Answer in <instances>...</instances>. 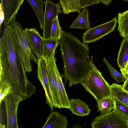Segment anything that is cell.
Instances as JSON below:
<instances>
[{"instance_id":"23","label":"cell","mask_w":128,"mask_h":128,"mask_svg":"<svg viewBox=\"0 0 128 128\" xmlns=\"http://www.w3.org/2000/svg\"><path fill=\"white\" fill-rule=\"evenodd\" d=\"M115 106L114 98L112 96L106 97L97 102L98 110L101 114H104L110 112Z\"/></svg>"},{"instance_id":"17","label":"cell","mask_w":128,"mask_h":128,"mask_svg":"<svg viewBox=\"0 0 128 128\" xmlns=\"http://www.w3.org/2000/svg\"><path fill=\"white\" fill-rule=\"evenodd\" d=\"M59 44V41L44 38L42 56L46 60L55 56L56 49Z\"/></svg>"},{"instance_id":"22","label":"cell","mask_w":128,"mask_h":128,"mask_svg":"<svg viewBox=\"0 0 128 128\" xmlns=\"http://www.w3.org/2000/svg\"><path fill=\"white\" fill-rule=\"evenodd\" d=\"M118 30L123 38L128 37V10L118 14Z\"/></svg>"},{"instance_id":"18","label":"cell","mask_w":128,"mask_h":128,"mask_svg":"<svg viewBox=\"0 0 128 128\" xmlns=\"http://www.w3.org/2000/svg\"><path fill=\"white\" fill-rule=\"evenodd\" d=\"M89 11L84 8L79 14L78 17L73 20L70 26V28L84 30L90 28Z\"/></svg>"},{"instance_id":"28","label":"cell","mask_w":128,"mask_h":128,"mask_svg":"<svg viewBox=\"0 0 128 128\" xmlns=\"http://www.w3.org/2000/svg\"><path fill=\"white\" fill-rule=\"evenodd\" d=\"M0 28H1L2 24L4 22V15L3 9L0 4Z\"/></svg>"},{"instance_id":"19","label":"cell","mask_w":128,"mask_h":128,"mask_svg":"<svg viewBox=\"0 0 128 128\" xmlns=\"http://www.w3.org/2000/svg\"><path fill=\"white\" fill-rule=\"evenodd\" d=\"M32 8L40 23L41 29H43L44 12L45 1L43 0H26Z\"/></svg>"},{"instance_id":"10","label":"cell","mask_w":128,"mask_h":128,"mask_svg":"<svg viewBox=\"0 0 128 128\" xmlns=\"http://www.w3.org/2000/svg\"><path fill=\"white\" fill-rule=\"evenodd\" d=\"M24 33L31 52L38 61L39 58L42 56L44 38L34 28H25L24 29Z\"/></svg>"},{"instance_id":"29","label":"cell","mask_w":128,"mask_h":128,"mask_svg":"<svg viewBox=\"0 0 128 128\" xmlns=\"http://www.w3.org/2000/svg\"><path fill=\"white\" fill-rule=\"evenodd\" d=\"M122 85L124 89L128 92V77L126 79Z\"/></svg>"},{"instance_id":"32","label":"cell","mask_w":128,"mask_h":128,"mask_svg":"<svg viewBox=\"0 0 128 128\" xmlns=\"http://www.w3.org/2000/svg\"><path fill=\"white\" fill-rule=\"evenodd\" d=\"M20 5H21L22 4L24 0H19Z\"/></svg>"},{"instance_id":"30","label":"cell","mask_w":128,"mask_h":128,"mask_svg":"<svg viewBox=\"0 0 128 128\" xmlns=\"http://www.w3.org/2000/svg\"><path fill=\"white\" fill-rule=\"evenodd\" d=\"M101 3L103 4L108 6L112 2V0H99Z\"/></svg>"},{"instance_id":"20","label":"cell","mask_w":128,"mask_h":128,"mask_svg":"<svg viewBox=\"0 0 128 128\" xmlns=\"http://www.w3.org/2000/svg\"><path fill=\"white\" fill-rule=\"evenodd\" d=\"M58 92L62 108L69 109L70 107V100L66 91L58 69L56 70Z\"/></svg>"},{"instance_id":"9","label":"cell","mask_w":128,"mask_h":128,"mask_svg":"<svg viewBox=\"0 0 128 128\" xmlns=\"http://www.w3.org/2000/svg\"><path fill=\"white\" fill-rule=\"evenodd\" d=\"M44 12L43 38H50L52 26L54 18L63 12L60 3H56L52 0H46Z\"/></svg>"},{"instance_id":"16","label":"cell","mask_w":128,"mask_h":128,"mask_svg":"<svg viewBox=\"0 0 128 128\" xmlns=\"http://www.w3.org/2000/svg\"><path fill=\"white\" fill-rule=\"evenodd\" d=\"M69 109L72 114L80 116L88 115L90 112L88 106L79 98H73L70 100Z\"/></svg>"},{"instance_id":"15","label":"cell","mask_w":128,"mask_h":128,"mask_svg":"<svg viewBox=\"0 0 128 128\" xmlns=\"http://www.w3.org/2000/svg\"><path fill=\"white\" fill-rule=\"evenodd\" d=\"M68 126L66 117L58 112H53L48 114L43 128H66Z\"/></svg>"},{"instance_id":"21","label":"cell","mask_w":128,"mask_h":128,"mask_svg":"<svg viewBox=\"0 0 128 128\" xmlns=\"http://www.w3.org/2000/svg\"><path fill=\"white\" fill-rule=\"evenodd\" d=\"M112 96L128 106V92L122 85L114 83L110 85Z\"/></svg>"},{"instance_id":"24","label":"cell","mask_w":128,"mask_h":128,"mask_svg":"<svg viewBox=\"0 0 128 128\" xmlns=\"http://www.w3.org/2000/svg\"><path fill=\"white\" fill-rule=\"evenodd\" d=\"M62 30L60 25L58 16L54 18L52 26L50 38L59 41L62 35Z\"/></svg>"},{"instance_id":"1","label":"cell","mask_w":128,"mask_h":128,"mask_svg":"<svg viewBox=\"0 0 128 128\" xmlns=\"http://www.w3.org/2000/svg\"><path fill=\"white\" fill-rule=\"evenodd\" d=\"M0 82L6 80L11 83V92L30 98L36 87L27 79L22 59L17 36L10 24L4 28L0 39Z\"/></svg>"},{"instance_id":"13","label":"cell","mask_w":128,"mask_h":128,"mask_svg":"<svg viewBox=\"0 0 128 128\" xmlns=\"http://www.w3.org/2000/svg\"><path fill=\"white\" fill-rule=\"evenodd\" d=\"M0 4L4 10V28L10 24L12 18L18 12L21 6L19 0H1Z\"/></svg>"},{"instance_id":"8","label":"cell","mask_w":128,"mask_h":128,"mask_svg":"<svg viewBox=\"0 0 128 128\" xmlns=\"http://www.w3.org/2000/svg\"><path fill=\"white\" fill-rule=\"evenodd\" d=\"M37 78L41 83L45 91L46 104L52 111L54 100L49 83L47 69V60L42 56L38 60Z\"/></svg>"},{"instance_id":"7","label":"cell","mask_w":128,"mask_h":128,"mask_svg":"<svg viewBox=\"0 0 128 128\" xmlns=\"http://www.w3.org/2000/svg\"><path fill=\"white\" fill-rule=\"evenodd\" d=\"M117 22V18L115 17L108 22L88 28L82 36L83 42L89 44L100 40L113 32Z\"/></svg>"},{"instance_id":"14","label":"cell","mask_w":128,"mask_h":128,"mask_svg":"<svg viewBox=\"0 0 128 128\" xmlns=\"http://www.w3.org/2000/svg\"><path fill=\"white\" fill-rule=\"evenodd\" d=\"M117 62L125 78L128 70V37L124 38L121 43Z\"/></svg>"},{"instance_id":"6","label":"cell","mask_w":128,"mask_h":128,"mask_svg":"<svg viewBox=\"0 0 128 128\" xmlns=\"http://www.w3.org/2000/svg\"><path fill=\"white\" fill-rule=\"evenodd\" d=\"M26 98L22 95L11 92L3 100L7 116V128H18L17 117L18 106L22 101Z\"/></svg>"},{"instance_id":"11","label":"cell","mask_w":128,"mask_h":128,"mask_svg":"<svg viewBox=\"0 0 128 128\" xmlns=\"http://www.w3.org/2000/svg\"><path fill=\"white\" fill-rule=\"evenodd\" d=\"M55 56L47 60V69L54 100V106L62 108L58 92L56 72L58 69Z\"/></svg>"},{"instance_id":"34","label":"cell","mask_w":128,"mask_h":128,"mask_svg":"<svg viewBox=\"0 0 128 128\" xmlns=\"http://www.w3.org/2000/svg\"><path fill=\"white\" fill-rule=\"evenodd\" d=\"M122 0L126 1L127 2H128V0Z\"/></svg>"},{"instance_id":"2","label":"cell","mask_w":128,"mask_h":128,"mask_svg":"<svg viewBox=\"0 0 128 128\" xmlns=\"http://www.w3.org/2000/svg\"><path fill=\"white\" fill-rule=\"evenodd\" d=\"M59 42L64 64V85L68 82L70 88L81 82L92 69L93 56L90 58L88 45L71 33L62 30Z\"/></svg>"},{"instance_id":"3","label":"cell","mask_w":128,"mask_h":128,"mask_svg":"<svg viewBox=\"0 0 128 128\" xmlns=\"http://www.w3.org/2000/svg\"><path fill=\"white\" fill-rule=\"evenodd\" d=\"M80 83L97 102L106 97L112 96L110 85L94 64L92 69Z\"/></svg>"},{"instance_id":"4","label":"cell","mask_w":128,"mask_h":128,"mask_svg":"<svg viewBox=\"0 0 128 128\" xmlns=\"http://www.w3.org/2000/svg\"><path fill=\"white\" fill-rule=\"evenodd\" d=\"M15 14L12 19L10 25L16 34L18 40L19 50L26 71L29 73L32 70L30 60L36 64L38 61L31 52L25 38L23 29L20 23L16 21Z\"/></svg>"},{"instance_id":"33","label":"cell","mask_w":128,"mask_h":128,"mask_svg":"<svg viewBox=\"0 0 128 128\" xmlns=\"http://www.w3.org/2000/svg\"><path fill=\"white\" fill-rule=\"evenodd\" d=\"M128 77V70L127 72V73L126 74V76L125 77L126 79L127 78V77Z\"/></svg>"},{"instance_id":"25","label":"cell","mask_w":128,"mask_h":128,"mask_svg":"<svg viewBox=\"0 0 128 128\" xmlns=\"http://www.w3.org/2000/svg\"><path fill=\"white\" fill-rule=\"evenodd\" d=\"M103 61L107 66L110 74L113 79L118 83L124 82L126 78L122 73H120L116 70L105 58H104Z\"/></svg>"},{"instance_id":"27","label":"cell","mask_w":128,"mask_h":128,"mask_svg":"<svg viewBox=\"0 0 128 128\" xmlns=\"http://www.w3.org/2000/svg\"><path fill=\"white\" fill-rule=\"evenodd\" d=\"M114 98L116 110L128 120V106L116 98Z\"/></svg>"},{"instance_id":"31","label":"cell","mask_w":128,"mask_h":128,"mask_svg":"<svg viewBox=\"0 0 128 128\" xmlns=\"http://www.w3.org/2000/svg\"><path fill=\"white\" fill-rule=\"evenodd\" d=\"M6 126L4 124L2 125L1 123L0 124V128H5Z\"/></svg>"},{"instance_id":"12","label":"cell","mask_w":128,"mask_h":128,"mask_svg":"<svg viewBox=\"0 0 128 128\" xmlns=\"http://www.w3.org/2000/svg\"><path fill=\"white\" fill-rule=\"evenodd\" d=\"M63 12L68 14L72 12L79 14L81 10L92 5L100 4L99 0H59Z\"/></svg>"},{"instance_id":"5","label":"cell","mask_w":128,"mask_h":128,"mask_svg":"<svg viewBox=\"0 0 128 128\" xmlns=\"http://www.w3.org/2000/svg\"><path fill=\"white\" fill-rule=\"evenodd\" d=\"M91 125L93 128H128V120L114 108L112 111L95 117Z\"/></svg>"},{"instance_id":"26","label":"cell","mask_w":128,"mask_h":128,"mask_svg":"<svg viewBox=\"0 0 128 128\" xmlns=\"http://www.w3.org/2000/svg\"><path fill=\"white\" fill-rule=\"evenodd\" d=\"M12 88L11 82L8 80H6L0 82V104L4 97L10 93Z\"/></svg>"}]
</instances>
